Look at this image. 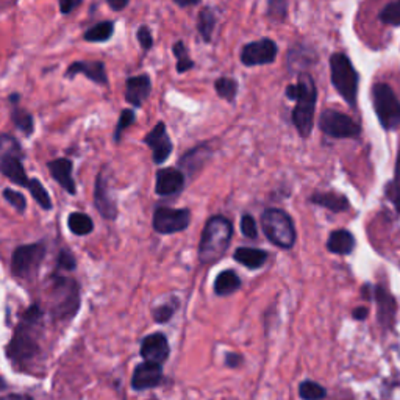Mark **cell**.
I'll return each instance as SVG.
<instances>
[{"label": "cell", "mask_w": 400, "mask_h": 400, "mask_svg": "<svg viewBox=\"0 0 400 400\" xmlns=\"http://www.w3.org/2000/svg\"><path fill=\"white\" fill-rule=\"evenodd\" d=\"M286 98L295 100L293 110V122L300 138H310L313 132L315 110L317 100V88L313 77L310 74H300L295 85H288Z\"/></svg>", "instance_id": "obj_1"}, {"label": "cell", "mask_w": 400, "mask_h": 400, "mask_svg": "<svg viewBox=\"0 0 400 400\" xmlns=\"http://www.w3.org/2000/svg\"><path fill=\"white\" fill-rule=\"evenodd\" d=\"M43 330V310L33 303L23 311L21 322L14 330L10 355L14 362H26L38 354V340Z\"/></svg>", "instance_id": "obj_2"}, {"label": "cell", "mask_w": 400, "mask_h": 400, "mask_svg": "<svg viewBox=\"0 0 400 400\" xmlns=\"http://www.w3.org/2000/svg\"><path fill=\"white\" fill-rule=\"evenodd\" d=\"M233 236V226L223 216H213L208 219L199 243V261L202 265H216L227 253Z\"/></svg>", "instance_id": "obj_3"}, {"label": "cell", "mask_w": 400, "mask_h": 400, "mask_svg": "<svg viewBox=\"0 0 400 400\" xmlns=\"http://www.w3.org/2000/svg\"><path fill=\"white\" fill-rule=\"evenodd\" d=\"M330 77L335 90L346 100L349 107H357L359 77L346 53H333L330 57Z\"/></svg>", "instance_id": "obj_4"}, {"label": "cell", "mask_w": 400, "mask_h": 400, "mask_svg": "<svg viewBox=\"0 0 400 400\" xmlns=\"http://www.w3.org/2000/svg\"><path fill=\"white\" fill-rule=\"evenodd\" d=\"M52 313L57 319H70L80 307V290L74 278L57 274L52 275Z\"/></svg>", "instance_id": "obj_5"}, {"label": "cell", "mask_w": 400, "mask_h": 400, "mask_svg": "<svg viewBox=\"0 0 400 400\" xmlns=\"http://www.w3.org/2000/svg\"><path fill=\"white\" fill-rule=\"evenodd\" d=\"M261 228L269 241L280 247V249L290 251L295 244V228L291 216L280 208H268L261 214Z\"/></svg>", "instance_id": "obj_6"}, {"label": "cell", "mask_w": 400, "mask_h": 400, "mask_svg": "<svg viewBox=\"0 0 400 400\" xmlns=\"http://www.w3.org/2000/svg\"><path fill=\"white\" fill-rule=\"evenodd\" d=\"M47 247L44 243L23 244L16 247L11 255V272L21 280H33L46 258Z\"/></svg>", "instance_id": "obj_7"}, {"label": "cell", "mask_w": 400, "mask_h": 400, "mask_svg": "<svg viewBox=\"0 0 400 400\" xmlns=\"http://www.w3.org/2000/svg\"><path fill=\"white\" fill-rule=\"evenodd\" d=\"M372 102L375 115L385 130H396L400 127V102L393 88L388 83H375L372 88Z\"/></svg>", "instance_id": "obj_8"}, {"label": "cell", "mask_w": 400, "mask_h": 400, "mask_svg": "<svg viewBox=\"0 0 400 400\" xmlns=\"http://www.w3.org/2000/svg\"><path fill=\"white\" fill-rule=\"evenodd\" d=\"M2 157H0V169L8 180H11L14 185H19L22 188H28L30 180L27 177V172L23 169L22 159L23 152L19 146V142L16 141L10 135H2Z\"/></svg>", "instance_id": "obj_9"}, {"label": "cell", "mask_w": 400, "mask_h": 400, "mask_svg": "<svg viewBox=\"0 0 400 400\" xmlns=\"http://www.w3.org/2000/svg\"><path fill=\"white\" fill-rule=\"evenodd\" d=\"M319 129L322 133L335 140L357 138L362 133L358 122H355L350 116L341 113L336 110H324L319 116Z\"/></svg>", "instance_id": "obj_10"}, {"label": "cell", "mask_w": 400, "mask_h": 400, "mask_svg": "<svg viewBox=\"0 0 400 400\" xmlns=\"http://www.w3.org/2000/svg\"><path fill=\"white\" fill-rule=\"evenodd\" d=\"M191 223V211L188 208L159 206L154 213L152 226L159 235H174L186 230Z\"/></svg>", "instance_id": "obj_11"}, {"label": "cell", "mask_w": 400, "mask_h": 400, "mask_svg": "<svg viewBox=\"0 0 400 400\" xmlns=\"http://www.w3.org/2000/svg\"><path fill=\"white\" fill-rule=\"evenodd\" d=\"M277 44L269 38L246 44L241 51V63L247 68L270 65L277 57Z\"/></svg>", "instance_id": "obj_12"}, {"label": "cell", "mask_w": 400, "mask_h": 400, "mask_svg": "<svg viewBox=\"0 0 400 400\" xmlns=\"http://www.w3.org/2000/svg\"><path fill=\"white\" fill-rule=\"evenodd\" d=\"M144 142H146L150 147L152 158H154L155 164L166 163V159L171 157L172 150H174V144H172L169 133H167L164 122H158L154 127V130L146 135Z\"/></svg>", "instance_id": "obj_13"}, {"label": "cell", "mask_w": 400, "mask_h": 400, "mask_svg": "<svg viewBox=\"0 0 400 400\" xmlns=\"http://www.w3.org/2000/svg\"><path fill=\"white\" fill-rule=\"evenodd\" d=\"M185 174L175 167H163L157 172L155 193L162 197L179 196L185 188Z\"/></svg>", "instance_id": "obj_14"}, {"label": "cell", "mask_w": 400, "mask_h": 400, "mask_svg": "<svg viewBox=\"0 0 400 400\" xmlns=\"http://www.w3.org/2000/svg\"><path fill=\"white\" fill-rule=\"evenodd\" d=\"M94 206L102 214V218L108 221H115L117 218V205L113 194L110 193L108 183L103 177V174H99L95 179L94 186Z\"/></svg>", "instance_id": "obj_15"}, {"label": "cell", "mask_w": 400, "mask_h": 400, "mask_svg": "<svg viewBox=\"0 0 400 400\" xmlns=\"http://www.w3.org/2000/svg\"><path fill=\"white\" fill-rule=\"evenodd\" d=\"M169 342L163 333H152L141 342V357L150 363H164L169 357Z\"/></svg>", "instance_id": "obj_16"}, {"label": "cell", "mask_w": 400, "mask_h": 400, "mask_svg": "<svg viewBox=\"0 0 400 400\" xmlns=\"http://www.w3.org/2000/svg\"><path fill=\"white\" fill-rule=\"evenodd\" d=\"M374 300L377 303V313H379V322L383 329H391L396 321V311H397V302L393 298L386 288L375 286L374 288Z\"/></svg>", "instance_id": "obj_17"}, {"label": "cell", "mask_w": 400, "mask_h": 400, "mask_svg": "<svg viewBox=\"0 0 400 400\" xmlns=\"http://www.w3.org/2000/svg\"><path fill=\"white\" fill-rule=\"evenodd\" d=\"M163 379V369L162 364L144 362L136 366L132 377V386L136 391L150 389L159 385V381Z\"/></svg>", "instance_id": "obj_18"}, {"label": "cell", "mask_w": 400, "mask_h": 400, "mask_svg": "<svg viewBox=\"0 0 400 400\" xmlns=\"http://www.w3.org/2000/svg\"><path fill=\"white\" fill-rule=\"evenodd\" d=\"M77 74H83L86 78H90L91 82L107 86L108 85V75L105 63L102 61H74L68 68L65 77L72 78Z\"/></svg>", "instance_id": "obj_19"}, {"label": "cell", "mask_w": 400, "mask_h": 400, "mask_svg": "<svg viewBox=\"0 0 400 400\" xmlns=\"http://www.w3.org/2000/svg\"><path fill=\"white\" fill-rule=\"evenodd\" d=\"M152 93V82L149 75H136L129 77L125 82V100L132 103L133 107L140 108L142 103L149 99Z\"/></svg>", "instance_id": "obj_20"}, {"label": "cell", "mask_w": 400, "mask_h": 400, "mask_svg": "<svg viewBox=\"0 0 400 400\" xmlns=\"http://www.w3.org/2000/svg\"><path fill=\"white\" fill-rule=\"evenodd\" d=\"M47 167H49L52 179L57 181L66 193H69L70 196H75L77 185L75 180L72 179V167H74V163L68 158H57L47 163Z\"/></svg>", "instance_id": "obj_21"}, {"label": "cell", "mask_w": 400, "mask_h": 400, "mask_svg": "<svg viewBox=\"0 0 400 400\" xmlns=\"http://www.w3.org/2000/svg\"><path fill=\"white\" fill-rule=\"evenodd\" d=\"M233 258L244 268L255 270L265 266V263L269 258V253L266 251L257 249V247H239L233 253Z\"/></svg>", "instance_id": "obj_22"}, {"label": "cell", "mask_w": 400, "mask_h": 400, "mask_svg": "<svg viewBox=\"0 0 400 400\" xmlns=\"http://www.w3.org/2000/svg\"><path fill=\"white\" fill-rule=\"evenodd\" d=\"M357 241L349 230H335L327 239V251L336 255H349L354 252Z\"/></svg>", "instance_id": "obj_23"}, {"label": "cell", "mask_w": 400, "mask_h": 400, "mask_svg": "<svg viewBox=\"0 0 400 400\" xmlns=\"http://www.w3.org/2000/svg\"><path fill=\"white\" fill-rule=\"evenodd\" d=\"M310 202L327 208V210H330L333 213L347 211L350 208L347 197L340 193H333V191H329V193H315L310 197Z\"/></svg>", "instance_id": "obj_24"}, {"label": "cell", "mask_w": 400, "mask_h": 400, "mask_svg": "<svg viewBox=\"0 0 400 400\" xmlns=\"http://www.w3.org/2000/svg\"><path fill=\"white\" fill-rule=\"evenodd\" d=\"M10 102L13 103V110H11V121L14 124V127L18 130H21L26 136H30L31 133L35 132V121L33 116H31L27 110H23L18 105L19 102V94H11L10 95Z\"/></svg>", "instance_id": "obj_25"}, {"label": "cell", "mask_w": 400, "mask_h": 400, "mask_svg": "<svg viewBox=\"0 0 400 400\" xmlns=\"http://www.w3.org/2000/svg\"><path fill=\"white\" fill-rule=\"evenodd\" d=\"M239 288H241V278H239L236 272L231 269L222 270L221 274H218L213 285L214 294L221 295V298H226V295L236 293Z\"/></svg>", "instance_id": "obj_26"}, {"label": "cell", "mask_w": 400, "mask_h": 400, "mask_svg": "<svg viewBox=\"0 0 400 400\" xmlns=\"http://www.w3.org/2000/svg\"><path fill=\"white\" fill-rule=\"evenodd\" d=\"M211 155V149H208L206 146H199L193 150H189L188 154H185L180 159V166L185 171H189L191 174H196L200 169V164L205 163L208 158Z\"/></svg>", "instance_id": "obj_27"}, {"label": "cell", "mask_w": 400, "mask_h": 400, "mask_svg": "<svg viewBox=\"0 0 400 400\" xmlns=\"http://www.w3.org/2000/svg\"><path fill=\"white\" fill-rule=\"evenodd\" d=\"M216 27V11L213 6H204L197 16V30L204 41L210 43Z\"/></svg>", "instance_id": "obj_28"}, {"label": "cell", "mask_w": 400, "mask_h": 400, "mask_svg": "<svg viewBox=\"0 0 400 400\" xmlns=\"http://www.w3.org/2000/svg\"><path fill=\"white\" fill-rule=\"evenodd\" d=\"M115 33V22L103 21L85 31V41L88 43H107Z\"/></svg>", "instance_id": "obj_29"}, {"label": "cell", "mask_w": 400, "mask_h": 400, "mask_svg": "<svg viewBox=\"0 0 400 400\" xmlns=\"http://www.w3.org/2000/svg\"><path fill=\"white\" fill-rule=\"evenodd\" d=\"M68 227L72 233L77 236H86L94 230V222L88 214L83 213H70L68 218Z\"/></svg>", "instance_id": "obj_30"}, {"label": "cell", "mask_w": 400, "mask_h": 400, "mask_svg": "<svg viewBox=\"0 0 400 400\" xmlns=\"http://www.w3.org/2000/svg\"><path fill=\"white\" fill-rule=\"evenodd\" d=\"M28 193L33 197L35 202L43 208L44 211H51L53 205H52V199L51 194L47 193V189L44 188V185L38 179H31L30 185H28Z\"/></svg>", "instance_id": "obj_31"}, {"label": "cell", "mask_w": 400, "mask_h": 400, "mask_svg": "<svg viewBox=\"0 0 400 400\" xmlns=\"http://www.w3.org/2000/svg\"><path fill=\"white\" fill-rule=\"evenodd\" d=\"M214 90L221 99L233 103L238 94V82L235 78L221 77L214 82Z\"/></svg>", "instance_id": "obj_32"}, {"label": "cell", "mask_w": 400, "mask_h": 400, "mask_svg": "<svg viewBox=\"0 0 400 400\" xmlns=\"http://www.w3.org/2000/svg\"><path fill=\"white\" fill-rule=\"evenodd\" d=\"M172 52L177 58V72L183 74V72H188L194 68V61L189 57V52L186 49V46L183 41H177L172 46Z\"/></svg>", "instance_id": "obj_33"}, {"label": "cell", "mask_w": 400, "mask_h": 400, "mask_svg": "<svg viewBox=\"0 0 400 400\" xmlns=\"http://www.w3.org/2000/svg\"><path fill=\"white\" fill-rule=\"evenodd\" d=\"M299 394L303 400H322L325 397V389L316 381L305 380L300 383Z\"/></svg>", "instance_id": "obj_34"}, {"label": "cell", "mask_w": 400, "mask_h": 400, "mask_svg": "<svg viewBox=\"0 0 400 400\" xmlns=\"http://www.w3.org/2000/svg\"><path fill=\"white\" fill-rule=\"evenodd\" d=\"M379 19L383 23H388V26L400 27V0L383 6L379 14Z\"/></svg>", "instance_id": "obj_35"}, {"label": "cell", "mask_w": 400, "mask_h": 400, "mask_svg": "<svg viewBox=\"0 0 400 400\" xmlns=\"http://www.w3.org/2000/svg\"><path fill=\"white\" fill-rule=\"evenodd\" d=\"M4 197L6 202L10 204L14 210H18L19 213H23L27 210V200H26V197H23V194L18 193V191L6 188V189H4Z\"/></svg>", "instance_id": "obj_36"}, {"label": "cell", "mask_w": 400, "mask_h": 400, "mask_svg": "<svg viewBox=\"0 0 400 400\" xmlns=\"http://www.w3.org/2000/svg\"><path fill=\"white\" fill-rule=\"evenodd\" d=\"M135 119H136V115H135L133 110H124L122 111L121 117H119V121H117L116 129H115V141L116 142L121 141V136H122L124 130L129 129V127L135 122Z\"/></svg>", "instance_id": "obj_37"}, {"label": "cell", "mask_w": 400, "mask_h": 400, "mask_svg": "<svg viewBox=\"0 0 400 400\" xmlns=\"http://www.w3.org/2000/svg\"><path fill=\"white\" fill-rule=\"evenodd\" d=\"M77 268V260L69 251H61L57 260V274L60 272H72Z\"/></svg>", "instance_id": "obj_38"}, {"label": "cell", "mask_w": 400, "mask_h": 400, "mask_svg": "<svg viewBox=\"0 0 400 400\" xmlns=\"http://www.w3.org/2000/svg\"><path fill=\"white\" fill-rule=\"evenodd\" d=\"M241 233L249 239H257L258 228H257V222H255L253 216H251V214L243 216V218H241Z\"/></svg>", "instance_id": "obj_39"}, {"label": "cell", "mask_w": 400, "mask_h": 400, "mask_svg": "<svg viewBox=\"0 0 400 400\" xmlns=\"http://www.w3.org/2000/svg\"><path fill=\"white\" fill-rule=\"evenodd\" d=\"M136 38H138V43L144 51H150L154 47V38H152V31L149 27L141 26L136 31Z\"/></svg>", "instance_id": "obj_40"}, {"label": "cell", "mask_w": 400, "mask_h": 400, "mask_svg": "<svg viewBox=\"0 0 400 400\" xmlns=\"http://www.w3.org/2000/svg\"><path fill=\"white\" fill-rule=\"evenodd\" d=\"M175 313V307H174V303H171V305H159L158 308L154 310V319L157 322H167L169 319L174 316Z\"/></svg>", "instance_id": "obj_41"}, {"label": "cell", "mask_w": 400, "mask_h": 400, "mask_svg": "<svg viewBox=\"0 0 400 400\" xmlns=\"http://www.w3.org/2000/svg\"><path fill=\"white\" fill-rule=\"evenodd\" d=\"M286 11H288L286 2H269V5H268V14L270 16V18L282 21L286 18Z\"/></svg>", "instance_id": "obj_42"}, {"label": "cell", "mask_w": 400, "mask_h": 400, "mask_svg": "<svg viewBox=\"0 0 400 400\" xmlns=\"http://www.w3.org/2000/svg\"><path fill=\"white\" fill-rule=\"evenodd\" d=\"M385 194L391 200V204L396 206V210L400 213V191L396 189L391 183H388L385 188Z\"/></svg>", "instance_id": "obj_43"}, {"label": "cell", "mask_w": 400, "mask_h": 400, "mask_svg": "<svg viewBox=\"0 0 400 400\" xmlns=\"http://www.w3.org/2000/svg\"><path fill=\"white\" fill-rule=\"evenodd\" d=\"M80 5H82V2H80V0H77V2H69V0H63V2H60V11L63 14H69L72 10H74V8H77Z\"/></svg>", "instance_id": "obj_44"}, {"label": "cell", "mask_w": 400, "mask_h": 400, "mask_svg": "<svg viewBox=\"0 0 400 400\" xmlns=\"http://www.w3.org/2000/svg\"><path fill=\"white\" fill-rule=\"evenodd\" d=\"M391 185H393L396 189L400 191V150H399V155H397V163H396V175H394V180L389 181Z\"/></svg>", "instance_id": "obj_45"}, {"label": "cell", "mask_w": 400, "mask_h": 400, "mask_svg": "<svg viewBox=\"0 0 400 400\" xmlns=\"http://www.w3.org/2000/svg\"><path fill=\"white\" fill-rule=\"evenodd\" d=\"M107 4H108L110 8H113L115 11H121L122 8L129 5V0H119V2H117V0H108Z\"/></svg>", "instance_id": "obj_46"}, {"label": "cell", "mask_w": 400, "mask_h": 400, "mask_svg": "<svg viewBox=\"0 0 400 400\" xmlns=\"http://www.w3.org/2000/svg\"><path fill=\"white\" fill-rule=\"evenodd\" d=\"M354 319H357V321H364V319L367 317V308L366 307H358L354 310Z\"/></svg>", "instance_id": "obj_47"}, {"label": "cell", "mask_w": 400, "mask_h": 400, "mask_svg": "<svg viewBox=\"0 0 400 400\" xmlns=\"http://www.w3.org/2000/svg\"><path fill=\"white\" fill-rule=\"evenodd\" d=\"M239 362H241V357L236 355V354H228L227 358H226V363L230 367H236L239 364Z\"/></svg>", "instance_id": "obj_48"}, {"label": "cell", "mask_w": 400, "mask_h": 400, "mask_svg": "<svg viewBox=\"0 0 400 400\" xmlns=\"http://www.w3.org/2000/svg\"><path fill=\"white\" fill-rule=\"evenodd\" d=\"M2 400H35V399H31L28 396H22V394H8Z\"/></svg>", "instance_id": "obj_49"}, {"label": "cell", "mask_w": 400, "mask_h": 400, "mask_svg": "<svg viewBox=\"0 0 400 400\" xmlns=\"http://www.w3.org/2000/svg\"><path fill=\"white\" fill-rule=\"evenodd\" d=\"M175 4H177V5H179V6H181V8H188V6H194V5H197L199 2H196V0H194V2H175Z\"/></svg>", "instance_id": "obj_50"}]
</instances>
